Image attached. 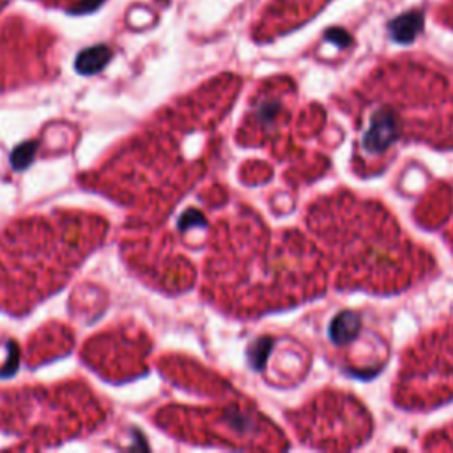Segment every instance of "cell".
I'll return each mask as SVG.
<instances>
[{"label": "cell", "instance_id": "obj_1", "mask_svg": "<svg viewBox=\"0 0 453 453\" xmlns=\"http://www.w3.org/2000/svg\"><path fill=\"white\" fill-rule=\"evenodd\" d=\"M361 317L359 314L351 312H342L331 321L330 324V338L333 344L337 345H347L352 340H358L359 333H361Z\"/></svg>", "mask_w": 453, "mask_h": 453}, {"label": "cell", "instance_id": "obj_2", "mask_svg": "<svg viewBox=\"0 0 453 453\" xmlns=\"http://www.w3.org/2000/svg\"><path fill=\"white\" fill-rule=\"evenodd\" d=\"M106 61H108V51H105V48H94V50L80 55L77 61V68L82 73H96L105 66Z\"/></svg>", "mask_w": 453, "mask_h": 453}]
</instances>
